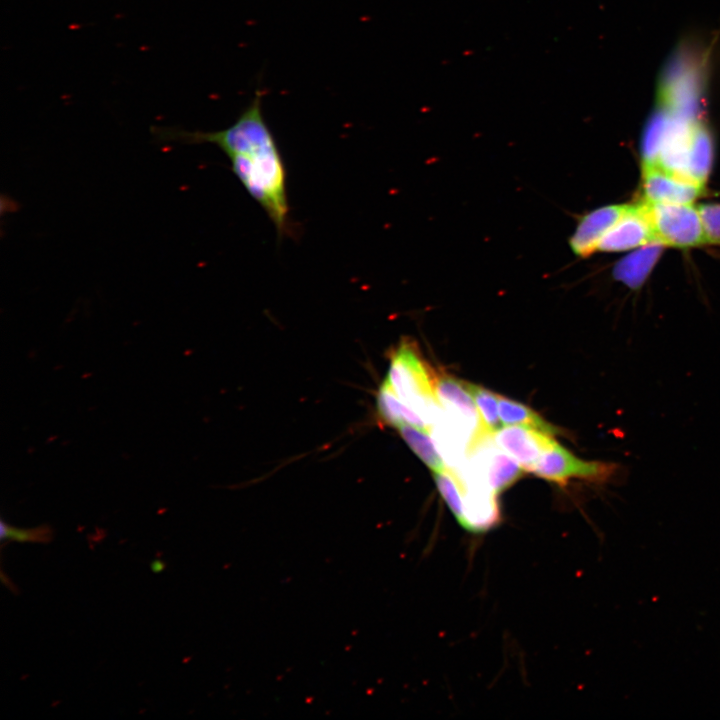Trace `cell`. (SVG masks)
<instances>
[{
	"mask_svg": "<svg viewBox=\"0 0 720 720\" xmlns=\"http://www.w3.org/2000/svg\"><path fill=\"white\" fill-rule=\"evenodd\" d=\"M53 538V531L48 525H41L35 528H17L11 526L3 519L0 525V539L17 542L49 543Z\"/></svg>",
	"mask_w": 720,
	"mask_h": 720,
	"instance_id": "d6986e66",
	"label": "cell"
},
{
	"mask_svg": "<svg viewBox=\"0 0 720 720\" xmlns=\"http://www.w3.org/2000/svg\"><path fill=\"white\" fill-rule=\"evenodd\" d=\"M1 580H2L3 584L7 585L9 590H11L13 592L16 591L14 584L10 581L8 576H6L3 572H1Z\"/></svg>",
	"mask_w": 720,
	"mask_h": 720,
	"instance_id": "7402d4cb",
	"label": "cell"
},
{
	"mask_svg": "<svg viewBox=\"0 0 720 720\" xmlns=\"http://www.w3.org/2000/svg\"><path fill=\"white\" fill-rule=\"evenodd\" d=\"M499 415L505 425H523L554 435L559 429L522 403L499 395Z\"/></svg>",
	"mask_w": 720,
	"mask_h": 720,
	"instance_id": "9a60e30c",
	"label": "cell"
},
{
	"mask_svg": "<svg viewBox=\"0 0 720 720\" xmlns=\"http://www.w3.org/2000/svg\"><path fill=\"white\" fill-rule=\"evenodd\" d=\"M665 247L660 242H651L622 258L614 266V278L632 290L640 289Z\"/></svg>",
	"mask_w": 720,
	"mask_h": 720,
	"instance_id": "7c38bea8",
	"label": "cell"
},
{
	"mask_svg": "<svg viewBox=\"0 0 720 720\" xmlns=\"http://www.w3.org/2000/svg\"><path fill=\"white\" fill-rule=\"evenodd\" d=\"M435 391L441 408L445 409L470 436V445L490 437L483 430L476 403L465 387L464 381L437 372Z\"/></svg>",
	"mask_w": 720,
	"mask_h": 720,
	"instance_id": "8992f818",
	"label": "cell"
},
{
	"mask_svg": "<svg viewBox=\"0 0 720 720\" xmlns=\"http://www.w3.org/2000/svg\"><path fill=\"white\" fill-rule=\"evenodd\" d=\"M464 385L476 403L485 434L492 436L501 428L499 395L466 381H464Z\"/></svg>",
	"mask_w": 720,
	"mask_h": 720,
	"instance_id": "e0dca14e",
	"label": "cell"
},
{
	"mask_svg": "<svg viewBox=\"0 0 720 720\" xmlns=\"http://www.w3.org/2000/svg\"><path fill=\"white\" fill-rule=\"evenodd\" d=\"M530 472L559 485L566 484L572 478L604 483L616 474L617 465L601 461L582 460L556 442L540 458Z\"/></svg>",
	"mask_w": 720,
	"mask_h": 720,
	"instance_id": "5b68a950",
	"label": "cell"
},
{
	"mask_svg": "<svg viewBox=\"0 0 720 720\" xmlns=\"http://www.w3.org/2000/svg\"><path fill=\"white\" fill-rule=\"evenodd\" d=\"M380 417L385 424L399 428L404 424L427 428L426 422L410 406L404 403L392 388L388 378L382 383L377 395Z\"/></svg>",
	"mask_w": 720,
	"mask_h": 720,
	"instance_id": "4fadbf2b",
	"label": "cell"
},
{
	"mask_svg": "<svg viewBox=\"0 0 720 720\" xmlns=\"http://www.w3.org/2000/svg\"><path fill=\"white\" fill-rule=\"evenodd\" d=\"M398 429L404 441L432 472H439L446 469L441 456L429 436V430L427 428L404 424Z\"/></svg>",
	"mask_w": 720,
	"mask_h": 720,
	"instance_id": "2e32d148",
	"label": "cell"
},
{
	"mask_svg": "<svg viewBox=\"0 0 720 720\" xmlns=\"http://www.w3.org/2000/svg\"><path fill=\"white\" fill-rule=\"evenodd\" d=\"M697 208L706 243L720 245V203L700 204Z\"/></svg>",
	"mask_w": 720,
	"mask_h": 720,
	"instance_id": "ffe728a7",
	"label": "cell"
},
{
	"mask_svg": "<svg viewBox=\"0 0 720 720\" xmlns=\"http://www.w3.org/2000/svg\"><path fill=\"white\" fill-rule=\"evenodd\" d=\"M627 208L626 204L608 205L583 216L569 241L574 254L588 257L597 251L601 239L623 216Z\"/></svg>",
	"mask_w": 720,
	"mask_h": 720,
	"instance_id": "8fae6325",
	"label": "cell"
},
{
	"mask_svg": "<svg viewBox=\"0 0 720 720\" xmlns=\"http://www.w3.org/2000/svg\"><path fill=\"white\" fill-rule=\"evenodd\" d=\"M166 565L162 560L156 559L150 564V568L154 573L162 572Z\"/></svg>",
	"mask_w": 720,
	"mask_h": 720,
	"instance_id": "44dd1931",
	"label": "cell"
},
{
	"mask_svg": "<svg viewBox=\"0 0 720 720\" xmlns=\"http://www.w3.org/2000/svg\"><path fill=\"white\" fill-rule=\"evenodd\" d=\"M437 372L409 340L392 353L388 380L398 397L425 418L429 427L438 418L440 404L435 391Z\"/></svg>",
	"mask_w": 720,
	"mask_h": 720,
	"instance_id": "3957f363",
	"label": "cell"
},
{
	"mask_svg": "<svg viewBox=\"0 0 720 720\" xmlns=\"http://www.w3.org/2000/svg\"><path fill=\"white\" fill-rule=\"evenodd\" d=\"M708 53L695 45L677 48L664 65L657 86L658 108L700 118L707 84Z\"/></svg>",
	"mask_w": 720,
	"mask_h": 720,
	"instance_id": "7a4b0ae2",
	"label": "cell"
},
{
	"mask_svg": "<svg viewBox=\"0 0 720 720\" xmlns=\"http://www.w3.org/2000/svg\"><path fill=\"white\" fill-rule=\"evenodd\" d=\"M657 242L666 247L693 248L706 243L698 208L690 204L640 201Z\"/></svg>",
	"mask_w": 720,
	"mask_h": 720,
	"instance_id": "277c9868",
	"label": "cell"
},
{
	"mask_svg": "<svg viewBox=\"0 0 720 720\" xmlns=\"http://www.w3.org/2000/svg\"><path fill=\"white\" fill-rule=\"evenodd\" d=\"M643 200L650 203L690 204L704 186L669 172L657 164H642Z\"/></svg>",
	"mask_w": 720,
	"mask_h": 720,
	"instance_id": "9c48e42d",
	"label": "cell"
},
{
	"mask_svg": "<svg viewBox=\"0 0 720 720\" xmlns=\"http://www.w3.org/2000/svg\"><path fill=\"white\" fill-rule=\"evenodd\" d=\"M433 477L439 493L459 522L462 517V497L461 486L456 473L450 472L446 468L439 472H433Z\"/></svg>",
	"mask_w": 720,
	"mask_h": 720,
	"instance_id": "ac0fdd59",
	"label": "cell"
},
{
	"mask_svg": "<svg viewBox=\"0 0 720 720\" xmlns=\"http://www.w3.org/2000/svg\"><path fill=\"white\" fill-rule=\"evenodd\" d=\"M657 242L645 210L638 202L628 205L623 216L609 229L601 239L597 250L620 252Z\"/></svg>",
	"mask_w": 720,
	"mask_h": 720,
	"instance_id": "30bf717a",
	"label": "cell"
},
{
	"mask_svg": "<svg viewBox=\"0 0 720 720\" xmlns=\"http://www.w3.org/2000/svg\"><path fill=\"white\" fill-rule=\"evenodd\" d=\"M713 144L709 130L701 121L694 132L686 163V178L704 186L712 165Z\"/></svg>",
	"mask_w": 720,
	"mask_h": 720,
	"instance_id": "5bb4252c",
	"label": "cell"
},
{
	"mask_svg": "<svg viewBox=\"0 0 720 720\" xmlns=\"http://www.w3.org/2000/svg\"><path fill=\"white\" fill-rule=\"evenodd\" d=\"M263 97L264 91L258 87L235 122L222 130L207 132L153 127L151 131L161 142L218 146L228 156L235 176L265 210L281 238L291 231L286 169L263 115Z\"/></svg>",
	"mask_w": 720,
	"mask_h": 720,
	"instance_id": "6da1fadb",
	"label": "cell"
},
{
	"mask_svg": "<svg viewBox=\"0 0 720 720\" xmlns=\"http://www.w3.org/2000/svg\"><path fill=\"white\" fill-rule=\"evenodd\" d=\"M492 436L495 444L515 459L526 472H530L557 442L553 435L523 425H507Z\"/></svg>",
	"mask_w": 720,
	"mask_h": 720,
	"instance_id": "ba28073f",
	"label": "cell"
},
{
	"mask_svg": "<svg viewBox=\"0 0 720 720\" xmlns=\"http://www.w3.org/2000/svg\"><path fill=\"white\" fill-rule=\"evenodd\" d=\"M486 438L488 437L468 449L475 459L476 471L480 470V472H474L472 479H466L484 485L499 494L521 478L525 470L500 448L487 447L484 444Z\"/></svg>",
	"mask_w": 720,
	"mask_h": 720,
	"instance_id": "52a82bcc",
	"label": "cell"
}]
</instances>
